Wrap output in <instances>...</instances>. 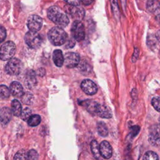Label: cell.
<instances>
[{"label":"cell","mask_w":160,"mask_h":160,"mask_svg":"<svg viewBox=\"0 0 160 160\" xmlns=\"http://www.w3.org/2000/svg\"><path fill=\"white\" fill-rule=\"evenodd\" d=\"M11 111L15 116H20L22 112V106L17 99H13L11 102Z\"/></svg>","instance_id":"18"},{"label":"cell","mask_w":160,"mask_h":160,"mask_svg":"<svg viewBox=\"0 0 160 160\" xmlns=\"http://www.w3.org/2000/svg\"><path fill=\"white\" fill-rule=\"evenodd\" d=\"M23 65L21 60L14 58L9 60L5 66V71L7 74L11 76L18 75L22 69Z\"/></svg>","instance_id":"4"},{"label":"cell","mask_w":160,"mask_h":160,"mask_svg":"<svg viewBox=\"0 0 160 160\" xmlns=\"http://www.w3.org/2000/svg\"><path fill=\"white\" fill-rule=\"evenodd\" d=\"M16 46L12 41H7L0 48V59L2 61L10 60L15 54Z\"/></svg>","instance_id":"3"},{"label":"cell","mask_w":160,"mask_h":160,"mask_svg":"<svg viewBox=\"0 0 160 160\" xmlns=\"http://www.w3.org/2000/svg\"><path fill=\"white\" fill-rule=\"evenodd\" d=\"M10 90L5 85H0V98L2 99L8 98L10 96Z\"/></svg>","instance_id":"25"},{"label":"cell","mask_w":160,"mask_h":160,"mask_svg":"<svg viewBox=\"0 0 160 160\" xmlns=\"http://www.w3.org/2000/svg\"><path fill=\"white\" fill-rule=\"evenodd\" d=\"M154 36H155V38H156V41L158 42V43L159 45L160 46V30L156 32Z\"/></svg>","instance_id":"33"},{"label":"cell","mask_w":160,"mask_h":160,"mask_svg":"<svg viewBox=\"0 0 160 160\" xmlns=\"http://www.w3.org/2000/svg\"><path fill=\"white\" fill-rule=\"evenodd\" d=\"M74 44H75V42H74V39H70L68 41V42L67 43V46H68V48H72V47H74Z\"/></svg>","instance_id":"34"},{"label":"cell","mask_w":160,"mask_h":160,"mask_svg":"<svg viewBox=\"0 0 160 160\" xmlns=\"http://www.w3.org/2000/svg\"><path fill=\"white\" fill-rule=\"evenodd\" d=\"M52 59L55 65L61 67L64 64V56L60 49H56L52 53Z\"/></svg>","instance_id":"17"},{"label":"cell","mask_w":160,"mask_h":160,"mask_svg":"<svg viewBox=\"0 0 160 160\" xmlns=\"http://www.w3.org/2000/svg\"><path fill=\"white\" fill-rule=\"evenodd\" d=\"M71 32L74 39L80 42L84 39L85 37V29L83 24L79 20H76L73 22Z\"/></svg>","instance_id":"6"},{"label":"cell","mask_w":160,"mask_h":160,"mask_svg":"<svg viewBox=\"0 0 160 160\" xmlns=\"http://www.w3.org/2000/svg\"><path fill=\"white\" fill-rule=\"evenodd\" d=\"M14 160H29L28 152L24 149L18 151L14 156Z\"/></svg>","instance_id":"24"},{"label":"cell","mask_w":160,"mask_h":160,"mask_svg":"<svg viewBox=\"0 0 160 160\" xmlns=\"http://www.w3.org/2000/svg\"><path fill=\"white\" fill-rule=\"evenodd\" d=\"M28 156L29 160H38V154L34 149H31L28 151Z\"/></svg>","instance_id":"29"},{"label":"cell","mask_w":160,"mask_h":160,"mask_svg":"<svg viewBox=\"0 0 160 160\" xmlns=\"http://www.w3.org/2000/svg\"><path fill=\"white\" fill-rule=\"evenodd\" d=\"M148 140L150 144L154 146H160V126L153 125L151 127Z\"/></svg>","instance_id":"9"},{"label":"cell","mask_w":160,"mask_h":160,"mask_svg":"<svg viewBox=\"0 0 160 160\" xmlns=\"http://www.w3.org/2000/svg\"><path fill=\"white\" fill-rule=\"evenodd\" d=\"M69 5L73 6H79L81 4L80 1H66Z\"/></svg>","instance_id":"31"},{"label":"cell","mask_w":160,"mask_h":160,"mask_svg":"<svg viewBox=\"0 0 160 160\" xmlns=\"http://www.w3.org/2000/svg\"><path fill=\"white\" fill-rule=\"evenodd\" d=\"M151 104L153 108L158 111L160 112V97H154L151 100Z\"/></svg>","instance_id":"28"},{"label":"cell","mask_w":160,"mask_h":160,"mask_svg":"<svg viewBox=\"0 0 160 160\" xmlns=\"http://www.w3.org/2000/svg\"><path fill=\"white\" fill-rule=\"evenodd\" d=\"M156 19L158 21V22L160 23V14H159L157 16H156Z\"/></svg>","instance_id":"36"},{"label":"cell","mask_w":160,"mask_h":160,"mask_svg":"<svg viewBox=\"0 0 160 160\" xmlns=\"http://www.w3.org/2000/svg\"><path fill=\"white\" fill-rule=\"evenodd\" d=\"M94 114H97L98 116L102 118L109 119L112 117V112L110 109L104 104H101L98 103L95 111Z\"/></svg>","instance_id":"12"},{"label":"cell","mask_w":160,"mask_h":160,"mask_svg":"<svg viewBox=\"0 0 160 160\" xmlns=\"http://www.w3.org/2000/svg\"><path fill=\"white\" fill-rule=\"evenodd\" d=\"M31 114H32V111L31 109L29 108H25L22 110L20 116L23 121H28V119L31 116Z\"/></svg>","instance_id":"27"},{"label":"cell","mask_w":160,"mask_h":160,"mask_svg":"<svg viewBox=\"0 0 160 160\" xmlns=\"http://www.w3.org/2000/svg\"><path fill=\"white\" fill-rule=\"evenodd\" d=\"M80 62L79 55L76 52H69L64 56V64L68 68H73L78 66Z\"/></svg>","instance_id":"8"},{"label":"cell","mask_w":160,"mask_h":160,"mask_svg":"<svg viewBox=\"0 0 160 160\" xmlns=\"http://www.w3.org/2000/svg\"><path fill=\"white\" fill-rule=\"evenodd\" d=\"M6 38V30L4 27L0 26V43L4 41Z\"/></svg>","instance_id":"30"},{"label":"cell","mask_w":160,"mask_h":160,"mask_svg":"<svg viewBox=\"0 0 160 160\" xmlns=\"http://www.w3.org/2000/svg\"><path fill=\"white\" fill-rule=\"evenodd\" d=\"M26 44L32 49H36L40 46L42 42V38L39 34L36 32L28 31L24 36Z\"/></svg>","instance_id":"5"},{"label":"cell","mask_w":160,"mask_h":160,"mask_svg":"<svg viewBox=\"0 0 160 160\" xmlns=\"http://www.w3.org/2000/svg\"><path fill=\"white\" fill-rule=\"evenodd\" d=\"M12 111L8 107H3L0 109V123L2 125H7L12 118Z\"/></svg>","instance_id":"15"},{"label":"cell","mask_w":160,"mask_h":160,"mask_svg":"<svg viewBox=\"0 0 160 160\" xmlns=\"http://www.w3.org/2000/svg\"><path fill=\"white\" fill-rule=\"evenodd\" d=\"M22 102L27 105L32 104L34 101V96L32 93L29 91H26L23 93L22 96L21 97Z\"/></svg>","instance_id":"22"},{"label":"cell","mask_w":160,"mask_h":160,"mask_svg":"<svg viewBox=\"0 0 160 160\" xmlns=\"http://www.w3.org/2000/svg\"><path fill=\"white\" fill-rule=\"evenodd\" d=\"M159 124H160V116L159 118Z\"/></svg>","instance_id":"37"},{"label":"cell","mask_w":160,"mask_h":160,"mask_svg":"<svg viewBox=\"0 0 160 160\" xmlns=\"http://www.w3.org/2000/svg\"><path fill=\"white\" fill-rule=\"evenodd\" d=\"M24 84L25 87L27 89H32L34 86H36L37 84V80L36 77V73L32 70H29L27 72L25 78Z\"/></svg>","instance_id":"13"},{"label":"cell","mask_w":160,"mask_h":160,"mask_svg":"<svg viewBox=\"0 0 160 160\" xmlns=\"http://www.w3.org/2000/svg\"><path fill=\"white\" fill-rule=\"evenodd\" d=\"M92 2H93V1H91V0H83V1H81V2L83 3L84 5H89V4H91Z\"/></svg>","instance_id":"35"},{"label":"cell","mask_w":160,"mask_h":160,"mask_svg":"<svg viewBox=\"0 0 160 160\" xmlns=\"http://www.w3.org/2000/svg\"><path fill=\"white\" fill-rule=\"evenodd\" d=\"M138 55H139V49L138 48H135L134 54H133L132 57V62H136V59L138 58Z\"/></svg>","instance_id":"32"},{"label":"cell","mask_w":160,"mask_h":160,"mask_svg":"<svg viewBox=\"0 0 160 160\" xmlns=\"http://www.w3.org/2000/svg\"><path fill=\"white\" fill-rule=\"evenodd\" d=\"M29 126L31 127L37 126L41 122V117L38 114H33L30 116V118L27 121Z\"/></svg>","instance_id":"23"},{"label":"cell","mask_w":160,"mask_h":160,"mask_svg":"<svg viewBox=\"0 0 160 160\" xmlns=\"http://www.w3.org/2000/svg\"><path fill=\"white\" fill-rule=\"evenodd\" d=\"M47 15L51 21L61 28L66 27L69 22L68 16L56 6H52L48 8Z\"/></svg>","instance_id":"1"},{"label":"cell","mask_w":160,"mask_h":160,"mask_svg":"<svg viewBox=\"0 0 160 160\" xmlns=\"http://www.w3.org/2000/svg\"><path fill=\"white\" fill-rule=\"evenodd\" d=\"M91 149L92 155L97 160H101V154L99 150V145L96 140H92L91 142Z\"/></svg>","instance_id":"20"},{"label":"cell","mask_w":160,"mask_h":160,"mask_svg":"<svg viewBox=\"0 0 160 160\" xmlns=\"http://www.w3.org/2000/svg\"><path fill=\"white\" fill-rule=\"evenodd\" d=\"M66 9L67 13L69 14L73 18L77 19H81L84 16V9L81 7L67 5L66 6Z\"/></svg>","instance_id":"11"},{"label":"cell","mask_w":160,"mask_h":160,"mask_svg":"<svg viewBox=\"0 0 160 160\" xmlns=\"http://www.w3.org/2000/svg\"><path fill=\"white\" fill-rule=\"evenodd\" d=\"M48 38L53 45L61 46L64 44L66 41L68 35L62 28L55 26L49 31Z\"/></svg>","instance_id":"2"},{"label":"cell","mask_w":160,"mask_h":160,"mask_svg":"<svg viewBox=\"0 0 160 160\" xmlns=\"http://www.w3.org/2000/svg\"><path fill=\"white\" fill-rule=\"evenodd\" d=\"M97 131L101 136L106 137L108 134V128L104 122L99 121L97 123Z\"/></svg>","instance_id":"21"},{"label":"cell","mask_w":160,"mask_h":160,"mask_svg":"<svg viewBox=\"0 0 160 160\" xmlns=\"http://www.w3.org/2000/svg\"><path fill=\"white\" fill-rule=\"evenodd\" d=\"M160 8V2L157 0H149L146 2V9L151 13H154Z\"/></svg>","instance_id":"19"},{"label":"cell","mask_w":160,"mask_h":160,"mask_svg":"<svg viewBox=\"0 0 160 160\" xmlns=\"http://www.w3.org/2000/svg\"><path fill=\"white\" fill-rule=\"evenodd\" d=\"M101 156L104 159H109L112 154L111 146L107 141H103L99 145Z\"/></svg>","instance_id":"14"},{"label":"cell","mask_w":160,"mask_h":160,"mask_svg":"<svg viewBox=\"0 0 160 160\" xmlns=\"http://www.w3.org/2000/svg\"><path fill=\"white\" fill-rule=\"evenodd\" d=\"M142 160H159V158L156 152L149 151L144 154Z\"/></svg>","instance_id":"26"},{"label":"cell","mask_w":160,"mask_h":160,"mask_svg":"<svg viewBox=\"0 0 160 160\" xmlns=\"http://www.w3.org/2000/svg\"><path fill=\"white\" fill-rule=\"evenodd\" d=\"M42 26V19L40 16L32 14L28 18L27 26L31 31L37 32L41 29Z\"/></svg>","instance_id":"7"},{"label":"cell","mask_w":160,"mask_h":160,"mask_svg":"<svg viewBox=\"0 0 160 160\" xmlns=\"http://www.w3.org/2000/svg\"><path fill=\"white\" fill-rule=\"evenodd\" d=\"M10 92L15 98H21L24 92L22 85L18 81H13L10 84Z\"/></svg>","instance_id":"16"},{"label":"cell","mask_w":160,"mask_h":160,"mask_svg":"<svg viewBox=\"0 0 160 160\" xmlns=\"http://www.w3.org/2000/svg\"><path fill=\"white\" fill-rule=\"evenodd\" d=\"M81 89L88 95H94L98 91V87L96 84L90 79H84L81 84Z\"/></svg>","instance_id":"10"}]
</instances>
